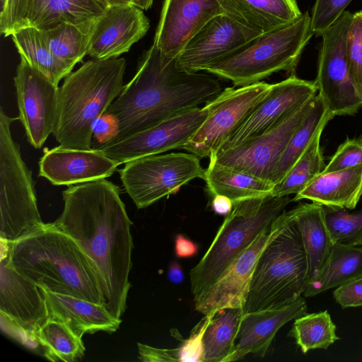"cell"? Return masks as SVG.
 Listing matches in <instances>:
<instances>
[{"instance_id": "cell-15", "label": "cell", "mask_w": 362, "mask_h": 362, "mask_svg": "<svg viewBox=\"0 0 362 362\" xmlns=\"http://www.w3.org/2000/svg\"><path fill=\"white\" fill-rule=\"evenodd\" d=\"M284 211L212 284L194 298L197 311L206 315L227 308H244L257 259L266 245L281 229Z\"/></svg>"}, {"instance_id": "cell-8", "label": "cell", "mask_w": 362, "mask_h": 362, "mask_svg": "<svg viewBox=\"0 0 362 362\" xmlns=\"http://www.w3.org/2000/svg\"><path fill=\"white\" fill-rule=\"evenodd\" d=\"M11 117L0 109V238L13 243L46 226L41 218L32 172L13 140Z\"/></svg>"}, {"instance_id": "cell-16", "label": "cell", "mask_w": 362, "mask_h": 362, "mask_svg": "<svg viewBox=\"0 0 362 362\" xmlns=\"http://www.w3.org/2000/svg\"><path fill=\"white\" fill-rule=\"evenodd\" d=\"M13 81L18 119L30 144L40 148L54 130L59 87L23 58Z\"/></svg>"}, {"instance_id": "cell-3", "label": "cell", "mask_w": 362, "mask_h": 362, "mask_svg": "<svg viewBox=\"0 0 362 362\" xmlns=\"http://www.w3.org/2000/svg\"><path fill=\"white\" fill-rule=\"evenodd\" d=\"M5 243L13 267L40 287L105 305V284L97 264L52 223L27 238Z\"/></svg>"}, {"instance_id": "cell-43", "label": "cell", "mask_w": 362, "mask_h": 362, "mask_svg": "<svg viewBox=\"0 0 362 362\" xmlns=\"http://www.w3.org/2000/svg\"><path fill=\"white\" fill-rule=\"evenodd\" d=\"M333 296L342 308L362 307V275L337 287Z\"/></svg>"}, {"instance_id": "cell-48", "label": "cell", "mask_w": 362, "mask_h": 362, "mask_svg": "<svg viewBox=\"0 0 362 362\" xmlns=\"http://www.w3.org/2000/svg\"><path fill=\"white\" fill-rule=\"evenodd\" d=\"M153 0H130V3L143 10H148L152 6Z\"/></svg>"}, {"instance_id": "cell-44", "label": "cell", "mask_w": 362, "mask_h": 362, "mask_svg": "<svg viewBox=\"0 0 362 362\" xmlns=\"http://www.w3.org/2000/svg\"><path fill=\"white\" fill-rule=\"evenodd\" d=\"M139 358L144 362H184L182 345L175 349H160L138 343Z\"/></svg>"}, {"instance_id": "cell-47", "label": "cell", "mask_w": 362, "mask_h": 362, "mask_svg": "<svg viewBox=\"0 0 362 362\" xmlns=\"http://www.w3.org/2000/svg\"><path fill=\"white\" fill-rule=\"evenodd\" d=\"M168 278L169 281L175 284H181L184 279V272L179 262L172 261L168 267Z\"/></svg>"}, {"instance_id": "cell-11", "label": "cell", "mask_w": 362, "mask_h": 362, "mask_svg": "<svg viewBox=\"0 0 362 362\" xmlns=\"http://www.w3.org/2000/svg\"><path fill=\"white\" fill-rule=\"evenodd\" d=\"M272 84L260 81L227 88L205 103L208 116L182 148L199 158H209L269 93Z\"/></svg>"}, {"instance_id": "cell-31", "label": "cell", "mask_w": 362, "mask_h": 362, "mask_svg": "<svg viewBox=\"0 0 362 362\" xmlns=\"http://www.w3.org/2000/svg\"><path fill=\"white\" fill-rule=\"evenodd\" d=\"M11 37L21 58L55 85L74 69L52 52L40 30L25 27L13 32Z\"/></svg>"}, {"instance_id": "cell-32", "label": "cell", "mask_w": 362, "mask_h": 362, "mask_svg": "<svg viewBox=\"0 0 362 362\" xmlns=\"http://www.w3.org/2000/svg\"><path fill=\"white\" fill-rule=\"evenodd\" d=\"M242 308H227L216 312L203 337V362H226L235 349L242 319Z\"/></svg>"}, {"instance_id": "cell-27", "label": "cell", "mask_w": 362, "mask_h": 362, "mask_svg": "<svg viewBox=\"0 0 362 362\" xmlns=\"http://www.w3.org/2000/svg\"><path fill=\"white\" fill-rule=\"evenodd\" d=\"M105 0H29L27 26L46 30L62 23L80 24L101 15Z\"/></svg>"}, {"instance_id": "cell-17", "label": "cell", "mask_w": 362, "mask_h": 362, "mask_svg": "<svg viewBox=\"0 0 362 362\" xmlns=\"http://www.w3.org/2000/svg\"><path fill=\"white\" fill-rule=\"evenodd\" d=\"M263 33L251 28L227 14L210 20L187 43L175 58L187 71L199 72L232 54Z\"/></svg>"}, {"instance_id": "cell-12", "label": "cell", "mask_w": 362, "mask_h": 362, "mask_svg": "<svg viewBox=\"0 0 362 362\" xmlns=\"http://www.w3.org/2000/svg\"><path fill=\"white\" fill-rule=\"evenodd\" d=\"M207 116L208 110L205 106L197 107L146 129L93 148L120 164L143 156L182 148Z\"/></svg>"}, {"instance_id": "cell-21", "label": "cell", "mask_w": 362, "mask_h": 362, "mask_svg": "<svg viewBox=\"0 0 362 362\" xmlns=\"http://www.w3.org/2000/svg\"><path fill=\"white\" fill-rule=\"evenodd\" d=\"M121 164L95 148H45L39 176L54 185L71 186L110 177Z\"/></svg>"}, {"instance_id": "cell-2", "label": "cell", "mask_w": 362, "mask_h": 362, "mask_svg": "<svg viewBox=\"0 0 362 362\" xmlns=\"http://www.w3.org/2000/svg\"><path fill=\"white\" fill-rule=\"evenodd\" d=\"M199 72L180 69L175 58L167 57L153 44L143 53L134 77L106 110L119 121L117 140L216 97L223 90L219 81L211 74Z\"/></svg>"}, {"instance_id": "cell-23", "label": "cell", "mask_w": 362, "mask_h": 362, "mask_svg": "<svg viewBox=\"0 0 362 362\" xmlns=\"http://www.w3.org/2000/svg\"><path fill=\"white\" fill-rule=\"evenodd\" d=\"M41 288L46 301L48 319L64 324L80 338L85 334L98 332L112 333L119 327L122 320L115 317L105 304Z\"/></svg>"}, {"instance_id": "cell-45", "label": "cell", "mask_w": 362, "mask_h": 362, "mask_svg": "<svg viewBox=\"0 0 362 362\" xmlns=\"http://www.w3.org/2000/svg\"><path fill=\"white\" fill-rule=\"evenodd\" d=\"M199 247L184 235L177 234L175 238V254L178 258H189L196 255Z\"/></svg>"}, {"instance_id": "cell-46", "label": "cell", "mask_w": 362, "mask_h": 362, "mask_svg": "<svg viewBox=\"0 0 362 362\" xmlns=\"http://www.w3.org/2000/svg\"><path fill=\"white\" fill-rule=\"evenodd\" d=\"M211 207L216 214L227 216L233 210V202L226 196L214 195L211 202Z\"/></svg>"}, {"instance_id": "cell-25", "label": "cell", "mask_w": 362, "mask_h": 362, "mask_svg": "<svg viewBox=\"0 0 362 362\" xmlns=\"http://www.w3.org/2000/svg\"><path fill=\"white\" fill-rule=\"evenodd\" d=\"M290 211L300 230L306 255L307 284L325 265L334 243L322 205L315 202L303 203Z\"/></svg>"}, {"instance_id": "cell-14", "label": "cell", "mask_w": 362, "mask_h": 362, "mask_svg": "<svg viewBox=\"0 0 362 362\" xmlns=\"http://www.w3.org/2000/svg\"><path fill=\"white\" fill-rule=\"evenodd\" d=\"M317 94L314 81L303 80L294 74L272 84L267 95L213 154L235 148L260 136Z\"/></svg>"}, {"instance_id": "cell-20", "label": "cell", "mask_w": 362, "mask_h": 362, "mask_svg": "<svg viewBox=\"0 0 362 362\" xmlns=\"http://www.w3.org/2000/svg\"><path fill=\"white\" fill-rule=\"evenodd\" d=\"M221 14L226 13L218 0H164L153 44L176 58L200 29Z\"/></svg>"}, {"instance_id": "cell-28", "label": "cell", "mask_w": 362, "mask_h": 362, "mask_svg": "<svg viewBox=\"0 0 362 362\" xmlns=\"http://www.w3.org/2000/svg\"><path fill=\"white\" fill-rule=\"evenodd\" d=\"M209 192L223 195L233 203L243 199L272 195L274 185L252 175L209 160L204 179Z\"/></svg>"}, {"instance_id": "cell-13", "label": "cell", "mask_w": 362, "mask_h": 362, "mask_svg": "<svg viewBox=\"0 0 362 362\" xmlns=\"http://www.w3.org/2000/svg\"><path fill=\"white\" fill-rule=\"evenodd\" d=\"M313 98L260 136L235 148L212 154L209 160L271 182L272 172L291 136L310 110Z\"/></svg>"}, {"instance_id": "cell-9", "label": "cell", "mask_w": 362, "mask_h": 362, "mask_svg": "<svg viewBox=\"0 0 362 362\" xmlns=\"http://www.w3.org/2000/svg\"><path fill=\"white\" fill-rule=\"evenodd\" d=\"M119 170L123 187L138 209L175 194L196 178L204 179L206 169L193 153L154 154L132 160Z\"/></svg>"}, {"instance_id": "cell-37", "label": "cell", "mask_w": 362, "mask_h": 362, "mask_svg": "<svg viewBox=\"0 0 362 362\" xmlns=\"http://www.w3.org/2000/svg\"><path fill=\"white\" fill-rule=\"evenodd\" d=\"M323 207L327 225L334 243L362 245V208L349 212L346 209Z\"/></svg>"}, {"instance_id": "cell-38", "label": "cell", "mask_w": 362, "mask_h": 362, "mask_svg": "<svg viewBox=\"0 0 362 362\" xmlns=\"http://www.w3.org/2000/svg\"><path fill=\"white\" fill-rule=\"evenodd\" d=\"M346 57L350 77L362 100V11L353 14L346 39Z\"/></svg>"}, {"instance_id": "cell-40", "label": "cell", "mask_w": 362, "mask_h": 362, "mask_svg": "<svg viewBox=\"0 0 362 362\" xmlns=\"http://www.w3.org/2000/svg\"><path fill=\"white\" fill-rule=\"evenodd\" d=\"M362 164V139H347L339 145L323 172H334Z\"/></svg>"}, {"instance_id": "cell-50", "label": "cell", "mask_w": 362, "mask_h": 362, "mask_svg": "<svg viewBox=\"0 0 362 362\" xmlns=\"http://www.w3.org/2000/svg\"><path fill=\"white\" fill-rule=\"evenodd\" d=\"M6 2V0H0L1 11L4 9Z\"/></svg>"}, {"instance_id": "cell-42", "label": "cell", "mask_w": 362, "mask_h": 362, "mask_svg": "<svg viewBox=\"0 0 362 362\" xmlns=\"http://www.w3.org/2000/svg\"><path fill=\"white\" fill-rule=\"evenodd\" d=\"M120 124L118 118L105 111L95 122L93 129L92 148L101 146L117 140Z\"/></svg>"}, {"instance_id": "cell-22", "label": "cell", "mask_w": 362, "mask_h": 362, "mask_svg": "<svg viewBox=\"0 0 362 362\" xmlns=\"http://www.w3.org/2000/svg\"><path fill=\"white\" fill-rule=\"evenodd\" d=\"M302 296L274 308L245 313L242 319L239 341L226 362L242 359L249 354L262 357L267 352L277 332L287 322L307 313Z\"/></svg>"}, {"instance_id": "cell-18", "label": "cell", "mask_w": 362, "mask_h": 362, "mask_svg": "<svg viewBox=\"0 0 362 362\" xmlns=\"http://www.w3.org/2000/svg\"><path fill=\"white\" fill-rule=\"evenodd\" d=\"M0 313L21 329L33 334L48 320L42 288L18 272L9 260L6 243L1 240Z\"/></svg>"}, {"instance_id": "cell-33", "label": "cell", "mask_w": 362, "mask_h": 362, "mask_svg": "<svg viewBox=\"0 0 362 362\" xmlns=\"http://www.w3.org/2000/svg\"><path fill=\"white\" fill-rule=\"evenodd\" d=\"M95 19L80 24L62 23L41 31L52 52L74 68L88 54L90 33Z\"/></svg>"}, {"instance_id": "cell-5", "label": "cell", "mask_w": 362, "mask_h": 362, "mask_svg": "<svg viewBox=\"0 0 362 362\" xmlns=\"http://www.w3.org/2000/svg\"><path fill=\"white\" fill-rule=\"evenodd\" d=\"M307 259L291 211H284L281 229L261 252L252 276L244 312L291 303L303 293Z\"/></svg>"}, {"instance_id": "cell-19", "label": "cell", "mask_w": 362, "mask_h": 362, "mask_svg": "<svg viewBox=\"0 0 362 362\" xmlns=\"http://www.w3.org/2000/svg\"><path fill=\"white\" fill-rule=\"evenodd\" d=\"M150 27L143 9L132 4L107 6L90 30L88 54L95 59L118 57L129 52Z\"/></svg>"}, {"instance_id": "cell-51", "label": "cell", "mask_w": 362, "mask_h": 362, "mask_svg": "<svg viewBox=\"0 0 362 362\" xmlns=\"http://www.w3.org/2000/svg\"><path fill=\"white\" fill-rule=\"evenodd\" d=\"M361 198H362V195H361Z\"/></svg>"}, {"instance_id": "cell-34", "label": "cell", "mask_w": 362, "mask_h": 362, "mask_svg": "<svg viewBox=\"0 0 362 362\" xmlns=\"http://www.w3.org/2000/svg\"><path fill=\"white\" fill-rule=\"evenodd\" d=\"M45 358L51 361L74 362L83 358L86 348L64 324L48 319L34 334Z\"/></svg>"}, {"instance_id": "cell-41", "label": "cell", "mask_w": 362, "mask_h": 362, "mask_svg": "<svg viewBox=\"0 0 362 362\" xmlns=\"http://www.w3.org/2000/svg\"><path fill=\"white\" fill-rule=\"evenodd\" d=\"M29 0H6L0 12V31L5 37L27 26Z\"/></svg>"}, {"instance_id": "cell-49", "label": "cell", "mask_w": 362, "mask_h": 362, "mask_svg": "<svg viewBox=\"0 0 362 362\" xmlns=\"http://www.w3.org/2000/svg\"><path fill=\"white\" fill-rule=\"evenodd\" d=\"M108 6L131 4L130 0H105Z\"/></svg>"}, {"instance_id": "cell-26", "label": "cell", "mask_w": 362, "mask_h": 362, "mask_svg": "<svg viewBox=\"0 0 362 362\" xmlns=\"http://www.w3.org/2000/svg\"><path fill=\"white\" fill-rule=\"evenodd\" d=\"M225 13L240 23L267 33L302 16L297 0H218Z\"/></svg>"}, {"instance_id": "cell-30", "label": "cell", "mask_w": 362, "mask_h": 362, "mask_svg": "<svg viewBox=\"0 0 362 362\" xmlns=\"http://www.w3.org/2000/svg\"><path fill=\"white\" fill-rule=\"evenodd\" d=\"M333 117L317 93L313 98L306 117L296 130L276 165L270 181L275 185L281 182L309 146L317 133Z\"/></svg>"}, {"instance_id": "cell-29", "label": "cell", "mask_w": 362, "mask_h": 362, "mask_svg": "<svg viewBox=\"0 0 362 362\" xmlns=\"http://www.w3.org/2000/svg\"><path fill=\"white\" fill-rule=\"evenodd\" d=\"M362 275V245L335 243L322 270L308 282L303 295L312 297Z\"/></svg>"}, {"instance_id": "cell-7", "label": "cell", "mask_w": 362, "mask_h": 362, "mask_svg": "<svg viewBox=\"0 0 362 362\" xmlns=\"http://www.w3.org/2000/svg\"><path fill=\"white\" fill-rule=\"evenodd\" d=\"M313 35L310 16L305 12L286 26L262 33L204 71L230 81L235 87L262 81L281 71L293 75Z\"/></svg>"}, {"instance_id": "cell-39", "label": "cell", "mask_w": 362, "mask_h": 362, "mask_svg": "<svg viewBox=\"0 0 362 362\" xmlns=\"http://www.w3.org/2000/svg\"><path fill=\"white\" fill-rule=\"evenodd\" d=\"M351 1L315 0L310 16L313 33L320 36L341 16Z\"/></svg>"}, {"instance_id": "cell-10", "label": "cell", "mask_w": 362, "mask_h": 362, "mask_svg": "<svg viewBox=\"0 0 362 362\" xmlns=\"http://www.w3.org/2000/svg\"><path fill=\"white\" fill-rule=\"evenodd\" d=\"M352 18L353 14L345 11L320 35L322 42L314 82L317 93L333 117L354 115L362 107L346 57V39Z\"/></svg>"}, {"instance_id": "cell-24", "label": "cell", "mask_w": 362, "mask_h": 362, "mask_svg": "<svg viewBox=\"0 0 362 362\" xmlns=\"http://www.w3.org/2000/svg\"><path fill=\"white\" fill-rule=\"evenodd\" d=\"M362 195V164L334 172H322L314 178L293 202L308 199L322 206L354 209Z\"/></svg>"}, {"instance_id": "cell-1", "label": "cell", "mask_w": 362, "mask_h": 362, "mask_svg": "<svg viewBox=\"0 0 362 362\" xmlns=\"http://www.w3.org/2000/svg\"><path fill=\"white\" fill-rule=\"evenodd\" d=\"M64 209L52 223L69 235L97 264L105 284V305L121 319L131 284V226L118 187L106 179L69 186Z\"/></svg>"}, {"instance_id": "cell-4", "label": "cell", "mask_w": 362, "mask_h": 362, "mask_svg": "<svg viewBox=\"0 0 362 362\" xmlns=\"http://www.w3.org/2000/svg\"><path fill=\"white\" fill-rule=\"evenodd\" d=\"M124 58L88 60L59 88L53 135L59 146L92 148L93 129L122 90Z\"/></svg>"}, {"instance_id": "cell-36", "label": "cell", "mask_w": 362, "mask_h": 362, "mask_svg": "<svg viewBox=\"0 0 362 362\" xmlns=\"http://www.w3.org/2000/svg\"><path fill=\"white\" fill-rule=\"evenodd\" d=\"M327 310L305 314L295 319L288 336L293 338L303 354L313 349H327L339 337Z\"/></svg>"}, {"instance_id": "cell-35", "label": "cell", "mask_w": 362, "mask_h": 362, "mask_svg": "<svg viewBox=\"0 0 362 362\" xmlns=\"http://www.w3.org/2000/svg\"><path fill=\"white\" fill-rule=\"evenodd\" d=\"M324 128L315 135L304 153L290 169L283 180L275 185L274 197H285L301 192L314 178L322 173L325 163L320 147Z\"/></svg>"}, {"instance_id": "cell-6", "label": "cell", "mask_w": 362, "mask_h": 362, "mask_svg": "<svg viewBox=\"0 0 362 362\" xmlns=\"http://www.w3.org/2000/svg\"><path fill=\"white\" fill-rule=\"evenodd\" d=\"M291 202L288 196L270 195L234 202L233 210L226 216L209 249L189 272L194 298L269 228Z\"/></svg>"}]
</instances>
